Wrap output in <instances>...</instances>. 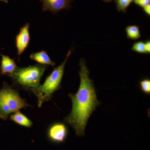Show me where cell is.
<instances>
[{
    "label": "cell",
    "instance_id": "obj_1",
    "mask_svg": "<svg viewBox=\"0 0 150 150\" xmlns=\"http://www.w3.org/2000/svg\"><path fill=\"white\" fill-rule=\"evenodd\" d=\"M79 66V87L76 93L69 94L72 107L64 121L72 127L77 136L83 137L85 135L89 118L100 103L97 99L93 81L89 78V71L84 59H80Z\"/></svg>",
    "mask_w": 150,
    "mask_h": 150
},
{
    "label": "cell",
    "instance_id": "obj_2",
    "mask_svg": "<svg viewBox=\"0 0 150 150\" xmlns=\"http://www.w3.org/2000/svg\"><path fill=\"white\" fill-rule=\"evenodd\" d=\"M72 52L71 50L68 51L64 62L54 69L52 73L46 77L43 84L30 90L37 98L38 107H41L44 103L50 100L54 93L61 88L65 66Z\"/></svg>",
    "mask_w": 150,
    "mask_h": 150
},
{
    "label": "cell",
    "instance_id": "obj_3",
    "mask_svg": "<svg viewBox=\"0 0 150 150\" xmlns=\"http://www.w3.org/2000/svg\"><path fill=\"white\" fill-rule=\"evenodd\" d=\"M47 66L36 64L27 67H18L9 77L15 85L24 90L37 88Z\"/></svg>",
    "mask_w": 150,
    "mask_h": 150
},
{
    "label": "cell",
    "instance_id": "obj_4",
    "mask_svg": "<svg viewBox=\"0 0 150 150\" xmlns=\"http://www.w3.org/2000/svg\"><path fill=\"white\" fill-rule=\"evenodd\" d=\"M30 106L16 90L4 82L0 88V119L6 121L11 113Z\"/></svg>",
    "mask_w": 150,
    "mask_h": 150
},
{
    "label": "cell",
    "instance_id": "obj_5",
    "mask_svg": "<svg viewBox=\"0 0 150 150\" xmlns=\"http://www.w3.org/2000/svg\"><path fill=\"white\" fill-rule=\"evenodd\" d=\"M30 25L27 23L20 28L19 32L16 37L17 54L19 61L20 57L29 45L30 40L29 28Z\"/></svg>",
    "mask_w": 150,
    "mask_h": 150
},
{
    "label": "cell",
    "instance_id": "obj_6",
    "mask_svg": "<svg viewBox=\"0 0 150 150\" xmlns=\"http://www.w3.org/2000/svg\"><path fill=\"white\" fill-rule=\"evenodd\" d=\"M68 134V129L65 124L56 123L52 124L48 129V137L51 142L60 144L65 142Z\"/></svg>",
    "mask_w": 150,
    "mask_h": 150
},
{
    "label": "cell",
    "instance_id": "obj_7",
    "mask_svg": "<svg viewBox=\"0 0 150 150\" xmlns=\"http://www.w3.org/2000/svg\"><path fill=\"white\" fill-rule=\"evenodd\" d=\"M73 0H40L43 12L49 11L56 14L63 10H69Z\"/></svg>",
    "mask_w": 150,
    "mask_h": 150
},
{
    "label": "cell",
    "instance_id": "obj_8",
    "mask_svg": "<svg viewBox=\"0 0 150 150\" xmlns=\"http://www.w3.org/2000/svg\"><path fill=\"white\" fill-rule=\"evenodd\" d=\"M0 56L2 58L0 66L1 75L9 77L18 67L17 66L14 59H11L9 56L2 54H0Z\"/></svg>",
    "mask_w": 150,
    "mask_h": 150
},
{
    "label": "cell",
    "instance_id": "obj_9",
    "mask_svg": "<svg viewBox=\"0 0 150 150\" xmlns=\"http://www.w3.org/2000/svg\"><path fill=\"white\" fill-rule=\"evenodd\" d=\"M29 57L31 60L35 61L40 64L49 65L53 67L56 65V63L51 60L47 52L44 50L32 53L30 55Z\"/></svg>",
    "mask_w": 150,
    "mask_h": 150
},
{
    "label": "cell",
    "instance_id": "obj_10",
    "mask_svg": "<svg viewBox=\"0 0 150 150\" xmlns=\"http://www.w3.org/2000/svg\"><path fill=\"white\" fill-rule=\"evenodd\" d=\"M10 119L20 126L27 128L31 127L33 124L32 121L23 115L19 110L10 115Z\"/></svg>",
    "mask_w": 150,
    "mask_h": 150
},
{
    "label": "cell",
    "instance_id": "obj_11",
    "mask_svg": "<svg viewBox=\"0 0 150 150\" xmlns=\"http://www.w3.org/2000/svg\"><path fill=\"white\" fill-rule=\"evenodd\" d=\"M127 38L130 40H137L141 37L140 28L137 25L127 26L125 28Z\"/></svg>",
    "mask_w": 150,
    "mask_h": 150
},
{
    "label": "cell",
    "instance_id": "obj_12",
    "mask_svg": "<svg viewBox=\"0 0 150 150\" xmlns=\"http://www.w3.org/2000/svg\"><path fill=\"white\" fill-rule=\"evenodd\" d=\"M133 1V0H115L114 1L117 11L119 12H122L124 13H126L127 8Z\"/></svg>",
    "mask_w": 150,
    "mask_h": 150
},
{
    "label": "cell",
    "instance_id": "obj_13",
    "mask_svg": "<svg viewBox=\"0 0 150 150\" xmlns=\"http://www.w3.org/2000/svg\"><path fill=\"white\" fill-rule=\"evenodd\" d=\"M131 50L139 54H147L145 42L143 41H138L134 43L131 48Z\"/></svg>",
    "mask_w": 150,
    "mask_h": 150
},
{
    "label": "cell",
    "instance_id": "obj_14",
    "mask_svg": "<svg viewBox=\"0 0 150 150\" xmlns=\"http://www.w3.org/2000/svg\"><path fill=\"white\" fill-rule=\"evenodd\" d=\"M140 88L144 93L147 95L150 94V80L149 79H144L140 81Z\"/></svg>",
    "mask_w": 150,
    "mask_h": 150
},
{
    "label": "cell",
    "instance_id": "obj_15",
    "mask_svg": "<svg viewBox=\"0 0 150 150\" xmlns=\"http://www.w3.org/2000/svg\"><path fill=\"white\" fill-rule=\"evenodd\" d=\"M133 2L135 4L143 8L145 6L150 4V0H133Z\"/></svg>",
    "mask_w": 150,
    "mask_h": 150
},
{
    "label": "cell",
    "instance_id": "obj_16",
    "mask_svg": "<svg viewBox=\"0 0 150 150\" xmlns=\"http://www.w3.org/2000/svg\"><path fill=\"white\" fill-rule=\"evenodd\" d=\"M143 11L148 16H150V4L145 6L143 8Z\"/></svg>",
    "mask_w": 150,
    "mask_h": 150
},
{
    "label": "cell",
    "instance_id": "obj_17",
    "mask_svg": "<svg viewBox=\"0 0 150 150\" xmlns=\"http://www.w3.org/2000/svg\"><path fill=\"white\" fill-rule=\"evenodd\" d=\"M145 47L147 54H150V40H147L145 42Z\"/></svg>",
    "mask_w": 150,
    "mask_h": 150
},
{
    "label": "cell",
    "instance_id": "obj_18",
    "mask_svg": "<svg viewBox=\"0 0 150 150\" xmlns=\"http://www.w3.org/2000/svg\"><path fill=\"white\" fill-rule=\"evenodd\" d=\"M103 2L105 3H110V2L112 1V0H102Z\"/></svg>",
    "mask_w": 150,
    "mask_h": 150
},
{
    "label": "cell",
    "instance_id": "obj_19",
    "mask_svg": "<svg viewBox=\"0 0 150 150\" xmlns=\"http://www.w3.org/2000/svg\"><path fill=\"white\" fill-rule=\"evenodd\" d=\"M0 1L4 2L6 3V4H8V0H0Z\"/></svg>",
    "mask_w": 150,
    "mask_h": 150
}]
</instances>
